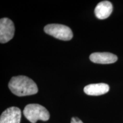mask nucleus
<instances>
[{
  "instance_id": "nucleus-1",
  "label": "nucleus",
  "mask_w": 123,
  "mask_h": 123,
  "mask_svg": "<svg viewBox=\"0 0 123 123\" xmlns=\"http://www.w3.org/2000/svg\"><path fill=\"white\" fill-rule=\"evenodd\" d=\"M8 87L12 93L18 96L34 95L38 91V87L34 81L29 77L23 75L12 78Z\"/></svg>"
},
{
  "instance_id": "nucleus-2",
  "label": "nucleus",
  "mask_w": 123,
  "mask_h": 123,
  "mask_svg": "<svg viewBox=\"0 0 123 123\" xmlns=\"http://www.w3.org/2000/svg\"><path fill=\"white\" fill-rule=\"evenodd\" d=\"M24 116L31 123L38 120L47 121L50 119V113L45 107L38 104H30L24 110Z\"/></svg>"
},
{
  "instance_id": "nucleus-3",
  "label": "nucleus",
  "mask_w": 123,
  "mask_h": 123,
  "mask_svg": "<svg viewBox=\"0 0 123 123\" xmlns=\"http://www.w3.org/2000/svg\"><path fill=\"white\" fill-rule=\"evenodd\" d=\"M44 32L55 38L63 41H70L73 37L71 29L61 24H49L44 27Z\"/></svg>"
},
{
  "instance_id": "nucleus-4",
  "label": "nucleus",
  "mask_w": 123,
  "mask_h": 123,
  "mask_svg": "<svg viewBox=\"0 0 123 123\" xmlns=\"http://www.w3.org/2000/svg\"><path fill=\"white\" fill-rule=\"evenodd\" d=\"M15 32L14 25L11 19L7 18L0 20V42L5 43L13 38Z\"/></svg>"
},
{
  "instance_id": "nucleus-5",
  "label": "nucleus",
  "mask_w": 123,
  "mask_h": 123,
  "mask_svg": "<svg viewBox=\"0 0 123 123\" xmlns=\"http://www.w3.org/2000/svg\"><path fill=\"white\" fill-rule=\"evenodd\" d=\"M21 111L18 107H12L2 112L0 117V123H20Z\"/></svg>"
},
{
  "instance_id": "nucleus-6",
  "label": "nucleus",
  "mask_w": 123,
  "mask_h": 123,
  "mask_svg": "<svg viewBox=\"0 0 123 123\" xmlns=\"http://www.w3.org/2000/svg\"><path fill=\"white\" fill-rule=\"evenodd\" d=\"M90 59L95 63L111 64L117 61V56L110 53H93L90 55Z\"/></svg>"
},
{
  "instance_id": "nucleus-7",
  "label": "nucleus",
  "mask_w": 123,
  "mask_h": 123,
  "mask_svg": "<svg viewBox=\"0 0 123 123\" xmlns=\"http://www.w3.org/2000/svg\"><path fill=\"white\" fill-rule=\"evenodd\" d=\"M113 6L111 2L108 1H103L97 5L95 9L96 17L100 19H104L111 14Z\"/></svg>"
},
{
  "instance_id": "nucleus-8",
  "label": "nucleus",
  "mask_w": 123,
  "mask_h": 123,
  "mask_svg": "<svg viewBox=\"0 0 123 123\" xmlns=\"http://www.w3.org/2000/svg\"><path fill=\"white\" fill-rule=\"evenodd\" d=\"M110 90V87L105 83L90 84L84 88V92L91 96H99L107 93Z\"/></svg>"
},
{
  "instance_id": "nucleus-9",
  "label": "nucleus",
  "mask_w": 123,
  "mask_h": 123,
  "mask_svg": "<svg viewBox=\"0 0 123 123\" xmlns=\"http://www.w3.org/2000/svg\"><path fill=\"white\" fill-rule=\"evenodd\" d=\"M71 123H83L81 120H80L78 118L74 117L71 119Z\"/></svg>"
}]
</instances>
